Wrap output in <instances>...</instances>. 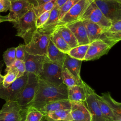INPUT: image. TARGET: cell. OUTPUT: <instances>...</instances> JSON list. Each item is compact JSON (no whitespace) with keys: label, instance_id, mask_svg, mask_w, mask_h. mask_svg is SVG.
Here are the masks:
<instances>
[{"label":"cell","instance_id":"43","mask_svg":"<svg viewBox=\"0 0 121 121\" xmlns=\"http://www.w3.org/2000/svg\"><path fill=\"white\" fill-rule=\"evenodd\" d=\"M8 21V18H7V15L3 16L0 15V23H2L3 22Z\"/></svg>","mask_w":121,"mask_h":121},{"label":"cell","instance_id":"1","mask_svg":"<svg viewBox=\"0 0 121 121\" xmlns=\"http://www.w3.org/2000/svg\"><path fill=\"white\" fill-rule=\"evenodd\" d=\"M64 99H68L66 86L64 84L56 86L39 78L35 95L27 106H31L38 109L49 102Z\"/></svg>","mask_w":121,"mask_h":121},{"label":"cell","instance_id":"29","mask_svg":"<svg viewBox=\"0 0 121 121\" xmlns=\"http://www.w3.org/2000/svg\"><path fill=\"white\" fill-rule=\"evenodd\" d=\"M96 99L103 115L109 121H114V117L110 108L101 95L96 94Z\"/></svg>","mask_w":121,"mask_h":121},{"label":"cell","instance_id":"4","mask_svg":"<svg viewBox=\"0 0 121 121\" xmlns=\"http://www.w3.org/2000/svg\"><path fill=\"white\" fill-rule=\"evenodd\" d=\"M86 20L108 29L112 22L103 15L93 0H89V3L78 20Z\"/></svg>","mask_w":121,"mask_h":121},{"label":"cell","instance_id":"48","mask_svg":"<svg viewBox=\"0 0 121 121\" xmlns=\"http://www.w3.org/2000/svg\"></svg>","mask_w":121,"mask_h":121},{"label":"cell","instance_id":"27","mask_svg":"<svg viewBox=\"0 0 121 121\" xmlns=\"http://www.w3.org/2000/svg\"><path fill=\"white\" fill-rule=\"evenodd\" d=\"M26 108V121H40L43 118V114L37 108L31 106Z\"/></svg>","mask_w":121,"mask_h":121},{"label":"cell","instance_id":"36","mask_svg":"<svg viewBox=\"0 0 121 121\" xmlns=\"http://www.w3.org/2000/svg\"><path fill=\"white\" fill-rule=\"evenodd\" d=\"M50 11H48L44 12L38 17H36L35 20V26L37 28L43 26L47 22L50 15Z\"/></svg>","mask_w":121,"mask_h":121},{"label":"cell","instance_id":"41","mask_svg":"<svg viewBox=\"0 0 121 121\" xmlns=\"http://www.w3.org/2000/svg\"><path fill=\"white\" fill-rule=\"evenodd\" d=\"M26 108L22 109L21 111V120L20 121H25V116H26Z\"/></svg>","mask_w":121,"mask_h":121},{"label":"cell","instance_id":"33","mask_svg":"<svg viewBox=\"0 0 121 121\" xmlns=\"http://www.w3.org/2000/svg\"><path fill=\"white\" fill-rule=\"evenodd\" d=\"M10 69H15L17 71L18 73L17 78L22 76L26 72L24 62L22 60L16 59L9 67L6 68L5 71L7 72Z\"/></svg>","mask_w":121,"mask_h":121},{"label":"cell","instance_id":"13","mask_svg":"<svg viewBox=\"0 0 121 121\" xmlns=\"http://www.w3.org/2000/svg\"><path fill=\"white\" fill-rule=\"evenodd\" d=\"M45 60V56L29 54L26 52L23 61L26 72L33 73L38 77L42 71L43 64Z\"/></svg>","mask_w":121,"mask_h":121},{"label":"cell","instance_id":"9","mask_svg":"<svg viewBox=\"0 0 121 121\" xmlns=\"http://www.w3.org/2000/svg\"><path fill=\"white\" fill-rule=\"evenodd\" d=\"M62 67L48 61L46 59L43 64L41 73L39 78L56 86L63 84L61 77Z\"/></svg>","mask_w":121,"mask_h":121},{"label":"cell","instance_id":"47","mask_svg":"<svg viewBox=\"0 0 121 121\" xmlns=\"http://www.w3.org/2000/svg\"><path fill=\"white\" fill-rule=\"evenodd\" d=\"M40 121H44V120H43V119H42Z\"/></svg>","mask_w":121,"mask_h":121},{"label":"cell","instance_id":"34","mask_svg":"<svg viewBox=\"0 0 121 121\" xmlns=\"http://www.w3.org/2000/svg\"><path fill=\"white\" fill-rule=\"evenodd\" d=\"M60 22L59 19V8L56 6L51 10L49 18L47 22L43 26H48L50 25L59 24Z\"/></svg>","mask_w":121,"mask_h":121},{"label":"cell","instance_id":"21","mask_svg":"<svg viewBox=\"0 0 121 121\" xmlns=\"http://www.w3.org/2000/svg\"><path fill=\"white\" fill-rule=\"evenodd\" d=\"M101 95V97L112 112L114 121H121V104L116 101L109 92L104 93Z\"/></svg>","mask_w":121,"mask_h":121},{"label":"cell","instance_id":"11","mask_svg":"<svg viewBox=\"0 0 121 121\" xmlns=\"http://www.w3.org/2000/svg\"><path fill=\"white\" fill-rule=\"evenodd\" d=\"M21 110L16 101L6 102L0 110V121H20Z\"/></svg>","mask_w":121,"mask_h":121},{"label":"cell","instance_id":"32","mask_svg":"<svg viewBox=\"0 0 121 121\" xmlns=\"http://www.w3.org/2000/svg\"><path fill=\"white\" fill-rule=\"evenodd\" d=\"M18 73L15 69H10L7 72L6 74L3 76L2 85L7 87L10 86L17 78Z\"/></svg>","mask_w":121,"mask_h":121},{"label":"cell","instance_id":"35","mask_svg":"<svg viewBox=\"0 0 121 121\" xmlns=\"http://www.w3.org/2000/svg\"><path fill=\"white\" fill-rule=\"evenodd\" d=\"M80 0H68L59 8V19H61L62 17Z\"/></svg>","mask_w":121,"mask_h":121},{"label":"cell","instance_id":"10","mask_svg":"<svg viewBox=\"0 0 121 121\" xmlns=\"http://www.w3.org/2000/svg\"><path fill=\"white\" fill-rule=\"evenodd\" d=\"M9 12L7 15L8 21L11 23L16 22L23 17L34 6L28 0L10 1Z\"/></svg>","mask_w":121,"mask_h":121},{"label":"cell","instance_id":"44","mask_svg":"<svg viewBox=\"0 0 121 121\" xmlns=\"http://www.w3.org/2000/svg\"><path fill=\"white\" fill-rule=\"evenodd\" d=\"M10 0L12 1V0ZM28 0L34 6V7L36 6V3L35 0Z\"/></svg>","mask_w":121,"mask_h":121},{"label":"cell","instance_id":"20","mask_svg":"<svg viewBox=\"0 0 121 121\" xmlns=\"http://www.w3.org/2000/svg\"><path fill=\"white\" fill-rule=\"evenodd\" d=\"M71 108V102L68 99L59 100L47 103L38 109L43 114L48 112L60 110L69 109Z\"/></svg>","mask_w":121,"mask_h":121},{"label":"cell","instance_id":"5","mask_svg":"<svg viewBox=\"0 0 121 121\" xmlns=\"http://www.w3.org/2000/svg\"><path fill=\"white\" fill-rule=\"evenodd\" d=\"M38 77L33 73H27V79L26 85L19 95L16 101L21 106L22 110L33 99L38 84Z\"/></svg>","mask_w":121,"mask_h":121},{"label":"cell","instance_id":"50","mask_svg":"<svg viewBox=\"0 0 121 121\" xmlns=\"http://www.w3.org/2000/svg\"><path fill=\"white\" fill-rule=\"evenodd\" d=\"M36 0H35V1H36Z\"/></svg>","mask_w":121,"mask_h":121},{"label":"cell","instance_id":"42","mask_svg":"<svg viewBox=\"0 0 121 121\" xmlns=\"http://www.w3.org/2000/svg\"><path fill=\"white\" fill-rule=\"evenodd\" d=\"M51 0H36V6H39V5H42L43 4L48 2L50 1Z\"/></svg>","mask_w":121,"mask_h":121},{"label":"cell","instance_id":"37","mask_svg":"<svg viewBox=\"0 0 121 121\" xmlns=\"http://www.w3.org/2000/svg\"><path fill=\"white\" fill-rule=\"evenodd\" d=\"M25 44H20L17 47H16L15 49V54L16 59L17 60H24L25 53H26Z\"/></svg>","mask_w":121,"mask_h":121},{"label":"cell","instance_id":"18","mask_svg":"<svg viewBox=\"0 0 121 121\" xmlns=\"http://www.w3.org/2000/svg\"><path fill=\"white\" fill-rule=\"evenodd\" d=\"M66 55V53L60 51L54 45L50 38L45 55L46 59L50 62L63 67Z\"/></svg>","mask_w":121,"mask_h":121},{"label":"cell","instance_id":"31","mask_svg":"<svg viewBox=\"0 0 121 121\" xmlns=\"http://www.w3.org/2000/svg\"><path fill=\"white\" fill-rule=\"evenodd\" d=\"M16 47H11L5 51L2 55L6 68L9 67L16 60L15 54Z\"/></svg>","mask_w":121,"mask_h":121},{"label":"cell","instance_id":"23","mask_svg":"<svg viewBox=\"0 0 121 121\" xmlns=\"http://www.w3.org/2000/svg\"><path fill=\"white\" fill-rule=\"evenodd\" d=\"M68 99L70 102H84L86 100V94L82 85H77L67 87Z\"/></svg>","mask_w":121,"mask_h":121},{"label":"cell","instance_id":"25","mask_svg":"<svg viewBox=\"0 0 121 121\" xmlns=\"http://www.w3.org/2000/svg\"><path fill=\"white\" fill-rule=\"evenodd\" d=\"M51 39L54 45L65 53L67 54L71 49V48L58 33L56 27L51 35Z\"/></svg>","mask_w":121,"mask_h":121},{"label":"cell","instance_id":"15","mask_svg":"<svg viewBox=\"0 0 121 121\" xmlns=\"http://www.w3.org/2000/svg\"><path fill=\"white\" fill-rule=\"evenodd\" d=\"M89 3V0H80L61 18L60 21L66 24L78 20Z\"/></svg>","mask_w":121,"mask_h":121},{"label":"cell","instance_id":"3","mask_svg":"<svg viewBox=\"0 0 121 121\" xmlns=\"http://www.w3.org/2000/svg\"><path fill=\"white\" fill-rule=\"evenodd\" d=\"M36 17L32 9L21 18L12 23L17 30L16 35L22 38L25 45L30 42L34 33L37 29L35 26Z\"/></svg>","mask_w":121,"mask_h":121},{"label":"cell","instance_id":"26","mask_svg":"<svg viewBox=\"0 0 121 121\" xmlns=\"http://www.w3.org/2000/svg\"><path fill=\"white\" fill-rule=\"evenodd\" d=\"M89 45V44L78 45L71 48L67 54L72 58L83 61Z\"/></svg>","mask_w":121,"mask_h":121},{"label":"cell","instance_id":"30","mask_svg":"<svg viewBox=\"0 0 121 121\" xmlns=\"http://www.w3.org/2000/svg\"><path fill=\"white\" fill-rule=\"evenodd\" d=\"M56 2V0H52L42 5L34 7L33 9L36 17H38L44 12L51 11L55 6Z\"/></svg>","mask_w":121,"mask_h":121},{"label":"cell","instance_id":"38","mask_svg":"<svg viewBox=\"0 0 121 121\" xmlns=\"http://www.w3.org/2000/svg\"><path fill=\"white\" fill-rule=\"evenodd\" d=\"M107 30L113 32H121V20L112 22Z\"/></svg>","mask_w":121,"mask_h":121},{"label":"cell","instance_id":"46","mask_svg":"<svg viewBox=\"0 0 121 121\" xmlns=\"http://www.w3.org/2000/svg\"><path fill=\"white\" fill-rule=\"evenodd\" d=\"M116 1H117L118 2H119V3H121V0H116Z\"/></svg>","mask_w":121,"mask_h":121},{"label":"cell","instance_id":"17","mask_svg":"<svg viewBox=\"0 0 121 121\" xmlns=\"http://www.w3.org/2000/svg\"><path fill=\"white\" fill-rule=\"evenodd\" d=\"M82 61L72 58L68 54H66L63 66L74 76L78 85H82L83 80L80 77V69Z\"/></svg>","mask_w":121,"mask_h":121},{"label":"cell","instance_id":"7","mask_svg":"<svg viewBox=\"0 0 121 121\" xmlns=\"http://www.w3.org/2000/svg\"><path fill=\"white\" fill-rule=\"evenodd\" d=\"M27 79V73L17 78L10 86L7 87L0 85V98L6 102L15 101L26 84Z\"/></svg>","mask_w":121,"mask_h":121},{"label":"cell","instance_id":"8","mask_svg":"<svg viewBox=\"0 0 121 121\" xmlns=\"http://www.w3.org/2000/svg\"><path fill=\"white\" fill-rule=\"evenodd\" d=\"M105 17L112 23L121 20V3L116 0H93Z\"/></svg>","mask_w":121,"mask_h":121},{"label":"cell","instance_id":"45","mask_svg":"<svg viewBox=\"0 0 121 121\" xmlns=\"http://www.w3.org/2000/svg\"><path fill=\"white\" fill-rule=\"evenodd\" d=\"M3 78V76H2V75L0 73V85L1 84H2Z\"/></svg>","mask_w":121,"mask_h":121},{"label":"cell","instance_id":"39","mask_svg":"<svg viewBox=\"0 0 121 121\" xmlns=\"http://www.w3.org/2000/svg\"><path fill=\"white\" fill-rule=\"evenodd\" d=\"M11 2L10 0H0V13L9 10Z\"/></svg>","mask_w":121,"mask_h":121},{"label":"cell","instance_id":"19","mask_svg":"<svg viewBox=\"0 0 121 121\" xmlns=\"http://www.w3.org/2000/svg\"><path fill=\"white\" fill-rule=\"evenodd\" d=\"M81 21L85 27L90 43L95 40H100L103 34L107 29L88 20Z\"/></svg>","mask_w":121,"mask_h":121},{"label":"cell","instance_id":"6","mask_svg":"<svg viewBox=\"0 0 121 121\" xmlns=\"http://www.w3.org/2000/svg\"><path fill=\"white\" fill-rule=\"evenodd\" d=\"M83 86L86 94L85 103L91 114V121H110L103 115L101 111L95 91L84 81Z\"/></svg>","mask_w":121,"mask_h":121},{"label":"cell","instance_id":"49","mask_svg":"<svg viewBox=\"0 0 121 121\" xmlns=\"http://www.w3.org/2000/svg\"></svg>","mask_w":121,"mask_h":121},{"label":"cell","instance_id":"2","mask_svg":"<svg viewBox=\"0 0 121 121\" xmlns=\"http://www.w3.org/2000/svg\"><path fill=\"white\" fill-rule=\"evenodd\" d=\"M61 23L37 28L30 42L25 45L26 52L31 54L45 56L51 35L55 27Z\"/></svg>","mask_w":121,"mask_h":121},{"label":"cell","instance_id":"28","mask_svg":"<svg viewBox=\"0 0 121 121\" xmlns=\"http://www.w3.org/2000/svg\"><path fill=\"white\" fill-rule=\"evenodd\" d=\"M61 77L63 84L67 87L78 85L74 76L64 66L62 68Z\"/></svg>","mask_w":121,"mask_h":121},{"label":"cell","instance_id":"22","mask_svg":"<svg viewBox=\"0 0 121 121\" xmlns=\"http://www.w3.org/2000/svg\"><path fill=\"white\" fill-rule=\"evenodd\" d=\"M56 28L58 33L71 48L78 45L74 34L66 26L65 23H61V24L58 25L56 26Z\"/></svg>","mask_w":121,"mask_h":121},{"label":"cell","instance_id":"24","mask_svg":"<svg viewBox=\"0 0 121 121\" xmlns=\"http://www.w3.org/2000/svg\"><path fill=\"white\" fill-rule=\"evenodd\" d=\"M70 109L51 112L44 115L45 121H71Z\"/></svg>","mask_w":121,"mask_h":121},{"label":"cell","instance_id":"12","mask_svg":"<svg viewBox=\"0 0 121 121\" xmlns=\"http://www.w3.org/2000/svg\"><path fill=\"white\" fill-rule=\"evenodd\" d=\"M111 48L102 40H95L89 43L83 61L97 60L104 55L107 54Z\"/></svg>","mask_w":121,"mask_h":121},{"label":"cell","instance_id":"40","mask_svg":"<svg viewBox=\"0 0 121 121\" xmlns=\"http://www.w3.org/2000/svg\"><path fill=\"white\" fill-rule=\"evenodd\" d=\"M67 0H56V6L59 8L60 6H61Z\"/></svg>","mask_w":121,"mask_h":121},{"label":"cell","instance_id":"14","mask_svg":"<svg viewBox=\"0 0 121 121\" xmlns=\"http://www.w3.org/2000/svg\"><path fill=\"white\" fill-rule=\"evenodd\" d=\"M71 121H91V114L84 102H71Z\"/></svg>","mask_w":121,"mask_h":121},{"label":"cell","instance_id":"16","mask_svg":"<svg viewBox=\"0 0 121 121\" xmlns=\"http://www.w3.org/2000/svg\"><path fill=\"white\" fill-rule=\"evenodd\" d=\"M66 26L74 34L78 45L90 43L85 27L81 20L66 24Z\"/></svg>","mask_w":121,"mask_h":121}]
</instances>
